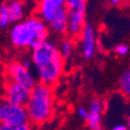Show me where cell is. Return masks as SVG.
<instances>
[{"label": "cell", "instance_id": "obj_1", "mask_svg": "<svg viewBox=\"0 0 130 130\" xmlns=\"http://www.w3.org/2000/svg\"><path fill=\"white\" fill-rule=\"evenodd\" d=\"M30 62L34 68L38 83L53 87L59 82L64 69V60L61 58L58 43L47 39L30 52Z\"/></svg>", "mask_w": 130, "mask_h": 130}, {"label": "cell", "instance_id": "obj_2", "mask_svg": "<svg viewBox=\"0 0 130 130\" xmlns=\"http://www.w3.org/2000/svg\"><path fill=\"white\" fill-rule=\"evenodd\" d=\"M9 41L19 51L34 49L36 46L49 39V30L35 14L12 25L9 28Z\"/></svg>", "mask_w": 130, "mask_h": 130}, {"label": "cell", "instance_id": "obj_3", "mask_svg": "<svg viewBox=\"0 0 130 130\" xmlns=\"http://www.w3.org/2000/svg\"><path fill=\"white\" fill-rule=\"evenodd\" d=\"M28 123L42 125L54 115V91L48 86L36 83L32 89L28 102L25 106Z\"/></svg>", "mask_w": 130, "mask_h": 130}, {"label": "cell", "instance_id": "obj_4", "mask_svg": "<svg viewBox=\"0 0 130 130\" xmlns=\"http://www.w3.org/2000/svg\"><path fill=\"white\" fill-rule=\"evenodd\" d=\"M36 17L56 35L66 34L67 8L66 0H40L35 7Z\"/></svg>", "mask_w": 130, "mask_h": 130}, {"label": "cell", "instance_id": "obj_5", "mask_svg": "<svg viewBox=\"0 0 130 130\" xmlns=\"http://www.w3.org/2000/svg\"><path fill=\"white\" fill-rule=\"evenodd\" d=\"M67 30L69 38L80 36L87 22V1L86 0H66Z\"/></svg>", "mask_w": 130, "mask_h": 130}, {"label": "cell", "instance_id": "obj_6", "mask_svg": "<svg viewBox=\"0 0 130 130\" xmlns=\"http://www.w3.org/2000/svg\"><path fill=\"white\" fill-rule=\"evenodd\" d=\"M6 75L8 77V81L18 83L20 86H24L28 89H32L38 83L35 75L32 72V69L26 68L19 60L12 61V62H9L7 64Z\"/></svg>", "mask_w": 130, "mask_h": 130}, {"label": "cell", "instance_id": "obj_7", "mask_svg": "<svg viewBox=\"0 0 130 130\" xmlns=\"http://www.w3.org/2000/svg\"><path fill=\"white\" fill-rule=\"evenodd\" d=\"M28 123L27 112L25 107L15 106L6 101H3L0 104V124H15Z\"/></svg>", "mask_w": 130, "mask_h": 130}, {"label": "cell", "instance_id": "obj_8", "mask_svg": "<svg viewBox=\"0 0 130 130\" xmlns=\"http://www.w3.org/2000/svg\"><path fill=\"white\" fill-rule=\"evenodd\" d=\"M80 48L82 58L85 60H91L95 58L97 51V35L91 22H86L80 34Z\"/></svg>", "mask_w": 130, "mask_h": 130}, {"label": "cell", "instance_id": "obj_9", "mask_svg": "<svg viewBox=\"0 0 130 130\" xmlns=\"http://www.w3.org/2000/svg\"><path fill=\"white\" fill-rule=\"evenodd\" d=\"M29 94L30 89L18 85V83H14V82L7 81L4 88V97H5L4 101L15 104V106L25 107L26 103L28 102Z\"/></svg>", "mask_w": 130, "mask_h": 130}, {"label": "cell", "instance_id": "obj_10", "mask_svg": "<svg viewBox=\"0 0 130 130\" xmlns=\"http://www.w3.org/2000/svg\"><path fill=\"white\" fill-rule=\"evenodd\" d=\"M88 116L86 120L89 130H104L103 129V110L104 103L100 99H93L87 108Z\"/></svg>", "mask_w": 130, "mask_h": 130}, {"label": "cell", "instance_id": "obj_11", "mask_svg": "<svg viewBox=\"0 0 130 130\" xmlns=\"http://www.w3.org/2000/svg\"><path fill=\"white\" fill-rule=\"evenodd\" d=\"M6 5L7 9H8L11 25H14L17 22L21 21L27 17V6H26V4L24 1L11 0V1H7Z\"/></svg>", "mask_w": 130, "mask_h": 130}, {"label": "cell", "instance_id": "obj_12", "mask_svg": "<svg viewBox=\"0 0 130 130\" xmlns=\"http://www.w3.org/2000/svg\"><path fill=\"white\" fill-rule=\"evenodd\" d=\"M58 49L61 58L63 60H68L75 51V43L70 38H63L58 43Z\"/></svg>", "mask_w": 130, "mask_h": 130}, {"label": "cell", "instance_id": "obj_13", "mask_svg": "<svg viewBox=\"0 0 130 130\" xmlns=\"http://www.w3.org/2000/svg\"><path fill=\"white\" fill-rule=\"evenodd\" d=\"M118 88L123 95L125 96H129L130 95V70L124 69L120 75V79H118Z\"/></svg>", "mask_w": 130, "mask_h": 130}, {"label": "cell", "instance_id": "obj_14", "mask_svg": "<svg viewBox=\"0 0 130 130\" xmlns=\"http://www.w3.org/2000/svg\"><path fill=\"white\" fill-rule=\"evenodd\" d=\"M11 26L8 9H7L6 3H3L0 5V29H7Z\"/></svg>", "mask_w": 130, "mask_h": 130}, {"label": "cell", "instance_id": "obj_15", "mask_svg": "<svg viewBox=\"0 0 130 130\" xmlns=\"http://www.w3.org/2000/svg\"><path fill=\"white\" fill-rule=\"evenodd\" d=\"M0 130H33L30 123H22L9 125V124H0Z\"/></svg>", "mask_w": 130, "mask_h": 130}, {"label": "cell", "instance_id": "obj_16", "mask_svg": "<svg viewBox=\"0 0 130 130\" xmlns=\"http://www.w3.org/2000/svg\"><path fill=\"white\" fill-rule=\"evenodd\" d=\"M115 53L118 56H127L129 54V46L127 43H118L115 47Z\"/></svg>", "mask_w": 130, "mask_h": 130}, {"label": "cell", "instance_id": "obj_17", "mask_svg": "<svg viewBox=\"0 0 130 130\" xmlns=\"http://www.w3.org/2000/svg\"><path fill=\"white\" fill-rule=\"evenodd\" d=\"M76 114L79 116V118L86 121L87 120V116H88V110H87V107H83V106H80L76 110Z\"/></svg>", "mask_w": 130, "mask_h": 130}, {"label": "cell", "instance_id": "obj_18", "mask_svg": "<svg viewBox=\"0 0 130 130\" xmlns=\"http://www.w3.org/2000/svg\"><path fill=\"white\" fill-rule=\"evenodd\" d=\"M110 130H129V125L125 123H117L112 125Z\"/></svg>", "mask_w": 130, "mask_h": 130}, {"label": "cell", "instance_id": "obj_19", "mask_svg": "<svg viewBox=\"0 0 130 130\" xmlns=\"http://www.w3.org/2000/svg\"><path fill=\"white\" fill-rule=\"evenodd\" d=\"M109 4L116 7V6H118V5H121L122 1H120V0H110V1H109Z\"/></svg>", "mask_w": 130, "mask_h": 130}, {"label": "cell", "instance_id": "obj_20", "mask_svg": "<svg viewBox=\"0 0 130 130\" xmlns=\"http://www.w3.org/2000/svg\"><path fill=\"white\" fill-rule=\"evenodd\" d=\"M3 101H4V100L1 99V96H0V104H1V102H3Z\"/></svg>", "mask_w": 130, "mask_h": 130}]
</instances>
